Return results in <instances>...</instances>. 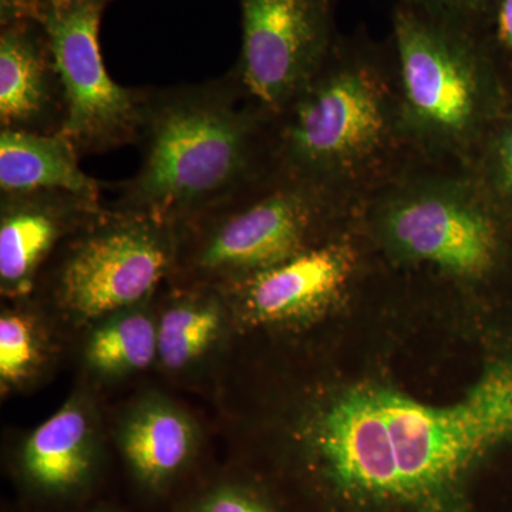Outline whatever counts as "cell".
<instances>
[{"mask_svg": "<svg viewBox=\"0 0 512 512\" xmlns=\"http://www.w3.org/2000/svg\"><path fill=\"white\" fill-rule=\"evenodd\" d=\"M298 437L309 468L343 504L470 512L468 474L512 439V353L488 363L464 397L447 406L379 384L342 390L311 406Z\"/></svg>", "mask_w": 512, "mask_h": 512, "instance_id": "cell-1", "label": "cell"}, {"mask_svg": "<svg viewBox=\"0 0 512 512\" xmlns=\"http://www.w3.org/2000/svg\"><path fill=\"white\" fill-rule=\"evenodd\" d=\"M268 126L274 173L356 207L416 160L404 133L392 46L365 33L339 35Z\"/></svg>", "mask_w": 512, "mask_h": 512, "instance_id": "cell-2", "label": "cell"}, {"mask_svg": "<svg viewBox=\"0 0 512 512\" xmlns=\"http://www.w3.org/2000/svg\"><path fill=\"white\" fill-rule=\"evenodd\" d=\"M268 123L229 72L202 83L148 87L140 165L116 185L109 207L183 227L274 173Z\"/></svg>", "mask_w": 512, "mask_h": 512, "instance_id": "cell-3", "label": "cell"}, {"mask_svg": "<svg viewBox=\"0 0 512 512\" xmlns=\"http://www.w3.org/2000/svg\"><path fill=\"white\" fill-rule=\"evenodd\" d=\"M357 218L392 268L468 291L512 281V214L467 165L414 160L360 204Z\"/></svg>", "mask_w": 512, "mask_h": 512, "instance_id": "cell-4", "label": "cell"}, {"mask_svg": "<svg viewBox=\"0 0 512 512\" xmlns=\"http://www.w3.org/2000/svg\"><path fill=\"white\" fill-rule=\"evenodd\" d=\"M414 158L468 165L510 110L508 83L476 32L397 0L389 36Z\"/></svg>", "mask_w": 512, "mask_h": 512, "instance_id": "cell-5", "label": "cell"}, {"mask_svg": "<svg viewBox=\"0 0 512 512\" xmlns=\"http://www.w3.org/2000/svg\"><path fill=\"white\" fill-rule=\"evenodd\" d=\"M359 207L286 175L271 173L178 229L167 284L222 288L336 237Z\"/></svg>", "mask_w": 512, "mask_h": 512, "instance_id": "cell-6", "label": "cell"}, {"mask_svg": "<svg viewBox=\"0 0 512 512\" xmlns=\"http://www.w3.org/2000/svg\"><path fill=\"white\" fill-rule=\"evenodd\" d=\"M177 249L174 225L106 205L57 249L37 286L63 316L90 326L150 302L173 274Z\"/></svg>", "mask_w": 512, "mask_h": 512, "instance_id": "cell-7", "label": "cell"}, {"mask_svg": "<svg viewBox=\"0 0 512 512\" xmlns=\"http://www.w3.org/2000/svg\"><path fill=\"white\" fill-rule=\"evenodd\" d=\"M106 0H86L66 10L43 8L45 26L62 79L66 119L60 134L80 156L137 146L148 87H124L111 79L99 43Z\"/></svg>", "mask_w": 512, "mask_h": 512, "instance_id": "cell-8", "label": "cell"}, {"mask_svg": "<svg viewBox=\"0 0 512 512\" xmlns=\"http://www.w3.org/2000/svg\"><path fill=\"white\" fill-rule=\"evenodd\" d=\"M242 45L229 70L239 89L265 114L291 99L339 37L336 0H239Z\"/></svg>", "mask_w": 512, "mask_h": 512, "instance_id": "cell-9", "label": "cell"}, {"mask_svg": "<svg viewBox=\"0 0 512 512\" xmlns=\"http://www.w3.org/2000/svg\"><path fill=\"white\" fill-rule=\"evenodd\" d=\"M373 247L359 224L288 261L222 286L231 318L291 325L335 308L366 274Z\"/></svg>", "mask_w": 512, "mask_h": 512, "instance_id": "cell-10", "label": "cell"}, {"mask_svg": "<svg viewBox=\"0 0 512 512\" xmlns=\"http://www.w3.org/2000/svg\"><path fill=\"white\" fill-rule=\"evenodd\" d=\"M101 198L66 191L0 194V292L28 299L57 249L99 217Z\"/></svg>", "mask_w": 512, "mask_h": 512, "instance_id": "cell-11", "label": "cell"}, {"mask_svg": "<svg viewBox=\"0 0 512 512\" xmlns=\"http://www.w3.org/2000/svg\"><path fill=\"white\" fill-rule=\"evenodd\" d=\"M66 101L45 26L36 16H3L0 33V130L55 134Z\"/></svg>", "mask_w": 512, "mask_h": 512, "instance_id": "cell-12", "label": "cell"}, {"mask_svg": "<svg viewBox=\"0 0 512 512\" xmlns=\"http://www.w3.org/2000/svg\"><path fill=\"white\" fill-rule=\"evenodd\" d=\"M97 456L96 414L86 397L76 396L30 433L20 451V467L36 490L66 494L92 477Z\"/></svg>", "mask_w": 512, "mask_h": 512, "instance_id": "cell-13", "label": "cell"}, {"mask_svg": "<svg viewBox=\"0 0 512 512\" xmlns=\"http://www.w3.org/2000/svg\"><path fill=\"white\" fill-rule=\"evenodd\" d=\"M117 436L128 467L151 488L163 487L177 477L200 444L197 421L160 394L138 400L123 417Z\"/></svg>", "mask_w": 512, "mask_h": 512, "instance_id": "cell-14", "label": "cell"}, {"mask_svg": "<svg viewBox=\"0 0 512 512\" xmlns=\"http://www.w3.org/2000/svg\"><path fill=\"white\" fill-rule=\"evenodd\" d=\"M63 134L0 130V194L66 191L101 198L103 184L83 170Z\"/></svg>", "mask_w": 512, "mask_h": 512, "instance_id": "cell-15", "label": "cell"}, {"mask_svg": "<svg viewBox=\"0 0 512 512\" xmlns=\"http://www.w3.org/2000/svg\"><path fill=\"white\" fill-rule=\"evenodd\" d=\"M228 318L231 313L220 289L171 285L157 312V362L170 372L197 365L221 342Z\"/></svg>", "mask_w": 512, "mask_h": 512, "instance_id": "cell-16", "label": "cell"}, {"mask_svg": "<svg viewBox=\"0 0 512 512\" xmlns=\"http://www.w3.org/2000/svg\"><path fill=\"white\" fill-rule=\"evenodd\" d=\"M89 328L83 356L94 375L120 379L157 362V312L151 301L111 313Z\"/></svg>", "mask_w": 512, "mask_h": 512, "instance_id": "cell-17", "label": "cell"}, {"mask_svg": "<svg viewBox=\"0 0 512 512\" xmlns=\"http://www.w3.org/2000/svg\"><path fill=\"white\" fill-rule=\"evenodd\" d=\"M29 299V298H28ZM28 299L15 301L0 315V389L18 392L42 375L50 357V340L40 313Z\"/></svg>", "mask_w": 512, "mask_h": 512, "instance_id": "cell-18", "label": "cell"}, {"mask_svg": "<svg viewBox=\"0 0 512 512\" xmlns=\"http://www.w3.org/2000/svg\"><path fill=\"white\" fill-rule=\"evenodd\" d=\"M467 167L483 190L512 214V110L495 121Z\"/></svg>", "mask_w": 512, "mask_h": 512, "instance_id": "cell-19", "label": "cell"}, {"mask_svg": "<svg viewBox=\"0 0 512 512\" xmlns=\"http://www.w3.org/2000/svg\"><path fill=\"white\" fill-rule=\"evenodd\" d=\"M507 83L512 80V0H491L477 32Z\"/></svg>", "mask_w": 512, "mask_h": 512, "instance_id": "cell-20", "label": "cell"}, {"mask_svg": "<svg viewBox=\"0 0 512 512\" xmlns=\"http://www.w3.org/2000/svg\"><path fill=\"white\" fill-rule=\"evenodd\" d=\"M414 8L451 25L478 32L491 0H406Z\"/></svg>", "mask_w": 512, "mask_h": 512, "instance_id": "cell-21", "label": "cell"}, {"mask_svg": "<svg viewBox=\"0 0 512 512\" xmlns=\"http://www.w3.org/2000/svg\"><path fill=\"white\" fill-rule=\"evenodd\" d=\"M192 512H272L251 491L237 485H221L205 495Z\"/></svg>", "mask_w": 512, "mask_h": 512, "instance_id": "cell-22", "label": "cell"}, {"mask_svg": "<svg viewBox=\"0 0 512 512\" xmlns=\"http://www.w3.org/2000/svg\"><path fill=\"white\" fill-rule=\"evenodd\" d=\"M86 2V0H46V5L50 9L55 10H66L73 8V6L80 5V3Z\"/></svg>", "mask_w": 512, "mask_h": 512, "instance_id": "cell-23", "label": "cell"}, {"mask_svg": "<svg viewBox=\"0 0 512 512\" xmlns=\"http://www.w3.org/2000/svg\"><path fill=\"white\" fill-rule=\"evenodd\" d=\"M508 92H510V110H512V80L508 83Z\"/></svg>", "mask_w": 512, "mask_h": 512, "instance_id": "cell-24", "label": "cell"}]
</instances>
